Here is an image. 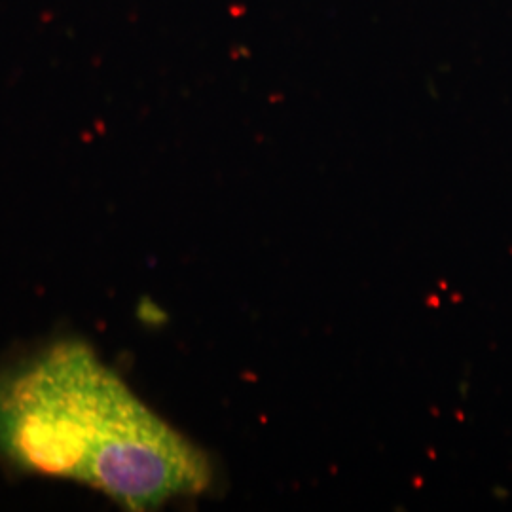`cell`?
Here are the masks:
<instances>
[{
	"label": "cell",
	"mask_w": 512,
	"mask_h": 512,
	"mask_svg": "<svg viewBox=\"0 0 512 512\" xmlns=\"http://www.w3.org/2000/svg\"><path fill=\"white\" fill-rule=\"evenodd\" d=\"M0 456L25 473L90 486L128 511L200 494L211 480L202 450L74 340L0 370Z\"/></svg>",
	"instance_id": "cell-1"
}]
</instances>
